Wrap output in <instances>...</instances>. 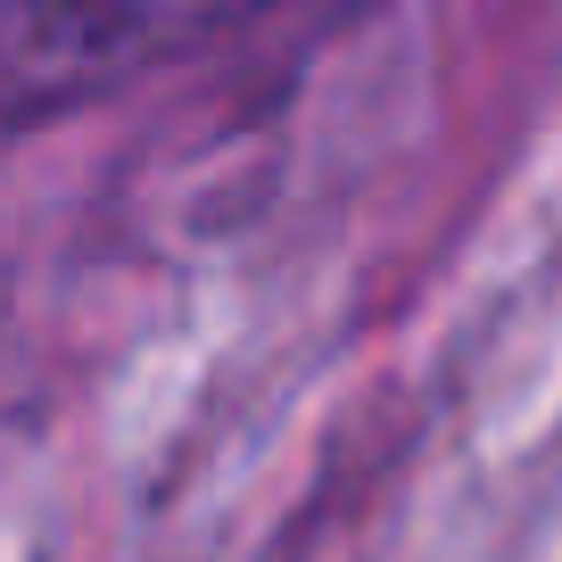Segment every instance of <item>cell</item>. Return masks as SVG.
<instances>
[{"mask_svg":"<svg viewBox=\"0 0 562 562\" xmlns=\"http://www.w3.org/2000/svg\"><path fill=\"white\" fill-rule=\"evenodd\" d=\"M215 25L224 18H175V9H25V18H0V116L75 108L140 75L149 58L191 50Z\"/></svg>","mask_w":562,"mask_h":562,"instance_id":"obj_1","label":"cell"}]
</instances>
